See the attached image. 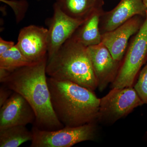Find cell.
Segmentation results:
<instances>
[{"label":"cell","mask_w":147,"mask_h":147,"mask_svg":"<svg viewBox=\"0 0 147 147\" xmlns=\"http://www.w3.org/2000/svg\"><path fill=\"white\" fill-rule=\"evenodd\" d=\"M144 105L133 86L115 88L100 98L97 122L113 124Z\"/></svg>","instance_id":"6"},{"label":"cell","mask_w":147,"mask_h":147,"mask_svg":"<svg viewBox=\"0 0 147 147\" xmlns=\"http://www.w3.org/2000/svg\"><path fill=\"white\" fill-rule=\"evenodd\" d=\"M130 40L112 88L133 86L142 67L147 62V11L144 24Z\"/></svg>","instance_id":"4"},{"label":"cell","mask_w":147,"mask_h":147,"mask_svg":"<svg viewBox=\"0 0 147 147\" xmlns=\"http://www.w3.org/2000/svg\"><path fill=\"white\" fill-rule=\"evenodd\" d=\"M145 18L146 16L137 15L115 30L102 34L101 42L115 60L119 61L122 60L129 39L139 31Z\"/></svg>","instance_id":"10"},{"label":"cell","mask_w":147,"mask_h":147,"mask_svg":"<svg viewBox=\"0 0 147 147\" xmlns=\"http://www.w3.org/2000/svg\"><path fill=\"white\" fill-rule=\"evenodd\" d=\"M143 1H144V3L145 4V5L147 8V0H143Z\"/></svg>","instance_id":"21"},{"label":"cell","mask_w":147,"mask_h":147,"mask_svg":"<svg viewBox=\"0 0 147 147\" xmlns=\"http://www.w3.org/2000/svg\"><path fill=\"white\" fill-rule=\"evenodd\" d=\"M12 41H7L0 38V55L5 53L15 45Z\"/></svg>","instance_id":"20"},{"label":"cell","mask_w":147,"mask_h":147,"mask_svg":"<svg viewBox=\"0 0 147 147\" xmlns=\"http://www.w3.org/2000/svg\"><path fill=\"white\" fill-rule=\"evenodd\" d=\"M147 11L143 0H121L112 10L102 12L99 23L100 33L115 30L134 16H146Z\"/></svg>","instance_id":"12"},{"label":"cell","mask_w":147,"mask_h":147,"mask_svg":"<svg viewBox=\"0 0 147 147\" xmlns=\"http://www.w3.org/2000/svg\"><path fill=\"white\" fill-rule=\"evenodd\" d=\"M46 71L53 79L72 82L93 91L98 87L88 47L71 37L47 59Z\"/></svg>","instance_id":"3"},{"label":"cell","mask_w":147,"mask_h":147,"mask_svg":"<svg viewBox=\"0 0 147 147\" xmlns=\"http://www.w3.org/2000/svg\"><path fill=\"white\" fill-rule=\"evenodd\" d=\"M88 51L97 83V88L102 91L114 82L118 73L121 61L115 60L102 42L88 47Z\"/></svg>","instance_id":"8"},{"label":"cell","mask_w":147,"mask_h":147,"mask_svg":"<svg viewBox=\"0 0 147 147\" xmlns=\"http://www.w3.org/2000/svg\"><path fill=\"white\" fill-rule=\"evenodd\" d=\"M13 91L2 84L0 88V107L9 98L13 93Z\"/></svg>","instance_id":"19"},{"label":"cell","mask_w":147,"mask_h":147,"mask_svg":"<svg viewBox=\"0 0 147 147\" xmlns=\"http://www.w3.org/2000/svg\"><path fill=\"white\" fill-rule=\"evenodd\" d=\"M33 138L32 131L25 125H16L0 129V147H18Z\"/></svg>","instance_id":"15"},{"label":"cell","mask_w":147,"mask_h":147,"mask_svg":"<svg viewBox=\"0 0 147 147\" xmlns=\"http://www.w3.org/2000/svg\"><path fill=\"white\" fill-rule=\"evenodd\" d=\"M145 139H146V140H147V132H146V134H145Z\"/></svg>","instance_id":"22"},{"label":"cell","mask_w":147,"mask_h":147,"mask_svg":"<svg viewBox=\"0 0 147 147\" xmlns=\"http://www.w3.org/2000/svg\"><path fill=\"white\" fill-rule=\"evenodd\" d=\"M63 12L76 19H85L96 9L104 4L103 0H57Z\"/></svg>","instance_id":"14"},{"label":"cell","mask_w":147,"mask_h":147,"mask_svg":"<svg viewBox=\"0 0 147 147\" xmlns=\"http://www.w3.org/2000/svg\"><path fill=\"white\" fill-rule=\"evenodd\" d=\"M32 63L22 54L16 44L0 55V68L9 71Z\"/></svg>","instance_id":"16"},{"label":"cell","mask_w":147,"mask_h":147,"mask_svg":"<svg viewBox=\"0 0 147 147\" xmlns=\"http://www.w3.org/2000/svg\"><path fill=\"white\" fill-rule=\"evenodd\" d=\"M54 13L49 23L47 59L69 39L85 19H76L65 14L55 3Z\"/></svg>","instance_id":"7"},{"label":"cell","mask_w":147,"mask_h":147,"mask_svg":"<svg viewBox=\"0 0 147 147\" xmlns=\"http://www.w3.org/2000/svg\"><path fill=\"white\" fill-rule=\"evenodd\" d=\"M48 29L35 25L23 28L16 45L31 62H38L47 57Z\"/></svg>","instance_id":"9"},{"label":"cell","mask_w":147,"mask_h":147,"mask_svg":"<svg viewBox=\"0 0 147 147\" xmlns=\"http://www.w3.org/2000/svg\"><path fill=\"white\" fill-rule=\"evenodd\" d=\"M47 57L38 62L8 71L1 84L21 95L34 111V126L53 131L64 127L53 110L46 76Z\"/></svg>","instance_id":"1"},{"label":"cell","mask_w":147,"mask_h":147,"mask_svg":"<svg viewBox=\"0 0 147 147\" xmlns=\"http://www.w3.org/2000/svg\"><path fill=\"white\" fill-rule=\"evenodd\" d=\"M97 122L76 127H65L53 130H42L34 126L31 147H71L86 141H94L97 137Z\"/></svg>","instance_id":"5"},{"label":"cell","mask_w":147,"mask_h":147,"mask_svg":"<svg viewBox=\"0 0 147 147\" xmlns=\"http://www.w3.org/2000/svg\"><path fill=\"white\" fill-rule=\"evenodd\" d=\"M54 112L65 127L97 122L100 98L93 91L69 81L47 78Z\"/></svg>","instance_id":"2"},{"label":"cell","mask_w":147,"mask_h":147,"mask_svg":"<svg viewBox=\"0 0 147 147\" xmlns=\"http://www.w3.org/2000/svg\"><path fill=\"white\" fill-rule=\"evenodd\" d=\"M134 88L144 104L147 105V62L139 72Z\"/></svg>","instance_id":"17"},{"label":"cell","mask_w":147,"mask_h":147,"mask_svg":"<svg viewBox=\"0 0 147 147\" xmlns=\"http://www.w3.org/2000/svg\"><path fill=\"white\" fill-rule=\"evenodd\" d=\"M103 11V6L95 9L76 29L71 37L87 47L101 42L99 23Z\"/></svg>","instance_id":"13"},{"label":"cell","mask_w":147,"mask_h":147,"mask_svg":"<svg viewBox=\"0 0 147 147\" xmlns=\"http://www.w3.org/2000/svg\"><path fill=\"white\" fill-rule=\"evenodd\" d=\"M4 2H7L13 9L17 23H19L24 18L28 8V4L25 1H5L1 0Z\"/></svg>","instance_id":"18"},{"label":"cell","mask_w":147,"mask_h":147,"mask_svg":"<svg viewBox=\"0 0 147 147\" xmlns=\"http://www.w3.org/2000/svg\"><path fill=\"white\" fill-rule=\"evenodd\" d=\"M0 129L34 123L35 114L29 102L22 96L13 92L0 107Z\"/></svg>","instance_id":"11"},{"label":"cell","mask_w":147,"mask_h":147,"mask_svg":"<svg viewBox=\"0 0 147 147\" xmlns=\"http://www.w3.org/2000/svg\"><path fill=\"white\" fill-rule=\"evenodd\" d=\"M38 1H42V0H38Z\"/></svg>","instance_id":"23"}]
</instances>
